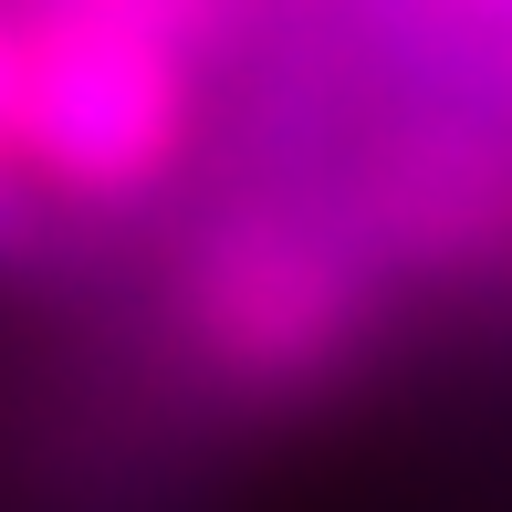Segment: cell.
I'll return each mask as SVG.
<instances>
[{"label":"cell","mask_w":512,"mask_h":512,"mask_svg":"<svg viewBox=\"0 0 512 512\" xmlns=\"http://www.w3.org/2000/svg\"><path fill=\"white\" fill-rule=\"evenodd\" d=\"M11 32H21L11 136L42 209H84V220L147 209L189 157L209 63L115 11H11Z\"/></svg>","instance_id":"cell-2"},{"label":"cell","mask_w":512,"mask_h":512,"mask_svg":"<svg viewBox=\"0 0 512 512\" xmlns=\"http://www.w3.org/2000/svg\"><path fill=\"white\" fill-rule=\"evenodd\" d=\"M408 11H418V32L460 42V53H492L512 74V0H408Z\"/></svg>","instance_id":"cell-5"},{"label":"cell","mask_w":512,"mask_h":512,"mask_svg":"<svg viewBox=\"0 0 512 512\" xmlns=\"http://www.w3.org/2000/svg\"><path fill=\"white\" fill-rule=\"evenodd\" d=\"M356 230L398 283L492 293L512 283V126L481 105H439L408 136H387L356 168Z\"/></svg>","instance_id":"cell-3"},{"label":"cell","mask_w":512,"mask_h":512,"mask_svg":"<svg viewBox=\"0 0 512 512\" xmlns=\"http://www.w3.org/2000/svg\"><path fill=\"white\" fill-rule=\"evenodd\" d=\"M11 74H21V32H11V11H0V262H21V251L42 241V189H32V168H21V136H11Z\"/></svg>","instance_id":"cell-4"},{"label":"cell","mask_w":512,"mask_h":512,"mask_svg":"<svg viewBox=\"0 0 512 512\" xmlns=\"http://www.w3.org/2000/svg\"><path fill=\"white\" fill-rule=\"evenodd\" d=\"M398 272L345 199H241L178 251V345L220 398L304 408L345 387L398 324Z\"/></svg>","instance_id":"cell-1"}]
</instances>
